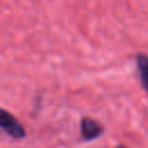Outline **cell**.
Listing matches in <instances>:
<instances>
[{"instance_id":"obj_3","label":"cell","mask_w":148,"mask_h":148,"mask_svg":"<svg viewBox=\"0 0 148 148\" xmlns=\"http://www.w3.org/2000/svg\"><path fill=\"white\" fill-rule=\"evenodd\" d=\"M135 64L139 72L141 87L148 94V54L138 53L135 56Z\"/></svg>"},{"instance_id":"obj_2","label":"cell","mask_w":148,"mask_h":148,"mask_svg":"<svg viewBox=\"0 0 148 148\" xmlns=\"http://www.w3.org/2000/svg\"><path fill=\"white\" fill-rule=\"evenodd\" d=\"M104 132V127L97 120L90 117H83L80 123V134L83 141H91L99 138Z\"/></svg>"},{"instance_id":"obj_1","label":"cell","mask_w":148,"mask_h":148,"mask_svg":"<svg viewBox=\"0 0 148 148\" xmlns=\"http://www.w3.org/2000/svg\"><path fill=\"white\" fill-rule=\"evenodd\" d=\"M0 128L13 139H22L27 134L24 126L18 119L2 108H0Z\"/></svg>"},{"instance_id":"obj_4","label":"cell","mask_w":148,"mask_h":148,"mask_svg":"<svg viewBox=\"0 0 148 148\" xmlns=\"http://www.w3.org/2000/svg\"><path fill=\"white\" fill-rule=\"evenodd\" d=\"M116 148H127V147H126V146H124V145H118Z\"/></svg>"}]
</instances>
